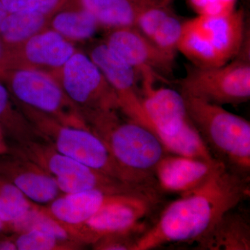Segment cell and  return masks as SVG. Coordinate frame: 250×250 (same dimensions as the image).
<instances>
[{"instance_id":"1","label":"cell","mask_w":250,"mask_h":250,"mask_svg":"<svg viewBox=\"0 0 250 250\" xmlns=\"http://www.w3.org/2000/svg\"><path fill=\"white\" fill-rule=\"evenodd\" d=\"M248 177L220 163L205 183L166 207L152 227L145 230L134 250L198 242L229 210L250 195Z\"/></svg>"},{"instance_id":"2","label":"cell","mask_w":250,"mask_h":250,"mask_svg":"<svg viewBox=\"0 0 250 250\" xmlns=\"http://www.w3.org/2000/svg\"><path fill=\"white\" fill-rule=\"evenodd\" d=\"M118 111L97 112L84 120L119 165L157 186L154 170L167 153L165 148L152 130L129 118L122 119Z\"/></svg>"},{"instance_id":"3","label":"cell","mask_w":250,"mask_h":250,"mask_svg":"<svg viewBox=\"0 0 250 250\" xmlns=\"http://www.w3.org/2000/svg\"><path fill=\"white\" fill-rule=\"evenodd\" d=\"M16 105L39 137L58 152L125 183L153 187L149 181L131 173L119 165L106 145L89 128L64 125L46 113L19 104Z\"/></svg>"},{"instance_id":"4","label":"cell","mask_w":250,"mask_h":250,"mask_svg":"<svg viewBox=\"0 0 250 250\" xmlns=\"http://www.w3.org/2000/svg\"><path fill=\"white\" fill-rule=\"evenodd\" d=\"M183 96L190 121L215 159L230 170L248 177L250 171V122L223 106Z\"/></svg>"},{"instance_id":"5","label":"cell","mask_w":250,"mask_h":250,"mask_svg":"<svg viewBox=\"0 0 250 250\" xmlns=\"http://www.w3.org/2000/svg\"><path fill=\"white\" fill-rule=\"evenodd\" d=\"M247 39L242 11L223 16L197 15L184 21L177 51L200 67H216L231 62Z\"/></svg>"},{"instance_id":"6","label":"cell","mask_w":250,"mask_h":250,"mask_svg":"<svg viewBox=\"0 0 250 250\" xmlns=\"http://www.w3.org/2000/svg\"><path fill=\"white\" fill-rule=\"evenodd\" d=\"M250 41L231 62L216 67H187L181 93L214 104L238 105L250 98Z\"/></svg>"},{"instance_id":"7","label":"cell","mask_w":250,"mask_h":250,"mask_svg":"<svg viewBox=\"0 0 250 250\" xmlns=\"http://www.w3.org/2000/svg\"><path fill=\"white\" fill-rule=\"evenodd\" d=\"M1 82L16 104L46 113L62 124L89 128L78 108L49 74L33 69H11Z\"/></svg>"},{"instance_id":"8","label":"cell","mask_w":250,"mask_h":250,"mask_svg":"<svg viewBox=\"0 0 250 250\" xmlns=\"http://www.w3.org/2000/svg\"><path fill=\"white\" fill-rule=\"evenodd\" d=\"M83 119L104 111H121L118 95L85 52L77 50L52 74Z\"/></svg>"},{"instance_id":"9","label":"cell","mask_w":250,"mask_h":250,"mask_svg":"<svg viewBox=\"0 0 250 250\" xmlns=\"http://www.w3.org/2000/svg\"><path fill=\"white\" fill-rule=\"evenodd\" d=\"M116 92L121 111L129 119L147 127L141 103L137 72L112 51L103 41H95L85 52Z\"/></svg>"},{"instance_id":"10","label":"cell","mask_w":250,"mask_h":250,"mask_svg":"<svg viewBox=\"0 0 250 250\" xmlns=\"http://www.w3.org/2000/svg\"><path fill=\"white\" fill-rule=\"evenodd\" d=\"M141 103L148 128L158 138L175 134L190 121L183 95L171 88L156 87L159 77L148 69L139 73Z\"/></svg>"},{"instance_id":"11","label":"cell","mask_w":250,"mask_h":250,"mask_svg":"<svg viewBox=\"0 0 250 250\" xmlns=\"http://www.w3.org/2000/svg\"><path fill=\"white\" fill-rule=\"evenodd\" d=\"M103 41L138 74L148 69L164 80L172 71L175 57L161 50L136 27L108 29Z\"/></svg>"},{"instance_id":"12","label":"cell","mask_w":250,"mask_h":250,"mask_svg":"<svg viewBox=\"0 0 250 250\" xmlns=\"http://www.w3.org/2000/svg\"><path fill=\"white\" fill-rule=\"evenodd\" d=\"M9 49L11 69H33L51 75L62 68L78 50L74 42L50 28Z\"/></svg>"},{"instance_id":"13","label":"cell","mask_w":250,"mask_h":250,"mask_svg":"<svg viewBox=\"0 0 250 250\" xmlns=\"http://www.w3.org/2000/svg\"><path fill=\"white\" fill-rule=\"evenodd\" d=\"M0 176L37 205H47L60 195L55 179L37 164L21 156H0Z\"/></svg>"},{"instance_id":"14","label":"cell","mask_w":250,"mask_h":250,"mask_svg":"<svg viewBox=\"0 0 250 250\" xmlns=\"http://www.w3.org/2000/svg\"><path fill=\"white\" fill-rule=\"evenodd\" d=\"M220 163L166 154L154 168V178L158 188L182 195L205 183Z\"/></svg>"},{"instance_id":"15","label":"cell","mask_w":250,"mask_h":250,"mask_svg":"<svg viewBox=\"0 0 250 250\" xmlns=\"http://www.w3.org/2000/svg\"><path fill=\"white\" fill-rule=\"evenodd\" d=\"M112 190L93 189L75 193L59 195L47 205H40L41 209L53 218L69 225L85 223L105 206L120 200L131 192L152 190Z\"/></svg>"},{"instance_id":"16","label":"cell","mask_w":250,"mask_h":250,"mask_svg":"<svg viewBox=\"0 0 250 250\" xmlns=\"http://www.w3.org/2000/svg\"><path fill=\"white\" fill-rule=\"evenodd\" d=\"M170 0H66L62 6L88 11L100 27H135L146 10L157 5L170 4Z\"/></svg>"},{"instance_id":"17","label":"cell","mask_w":250,"mask_h":250,"mask_svg":"<svg viewBox=\"0 0 250 250\" xmlns=\"http://www.w3.org/2000/svg\"><path fill=\"white\" fill-rule=\"evenodd\" d=\"M229 210L207 236L197 243L199 248L210 250H250V224L248 215Z\"/></svg>"},{"instance_id":"18","label":"cell","mask_w":250,"mask_h":250,"mask_svg":"<svg viewBox=\"0 0 250 250\" xmlns=\"http://www.w3.org/2000/svg\"><path fill=\"white\" fill-rule=\"evenodd\" d=\"M37 230L61 238L70 240L89 246L88 235L83 225H69L53 218L41 209L40 205L35 204L27 213L10 225L8 234Z\"/></svg>"},{"instance_id":"19","label":"cell","mask_w":250,"mask_h":250,"mask_svg":"<svg viewBox=\"0 0 250 250\" xmlns=\"http://www.w3.org/2000/svg\"><path fill=\"white\" fill-rule=\"evenodd\" d=\"M100 27L93 15L78 8L62 6L49 20V28L72 42L90 40Z\"/></svg>"},{"instance_id":"20","label":"cell","mask_w":250,"mask_h":250,"mask_svg":"<svg viewBox=\"0 0 250 250\" xmlns=\"http://www.w3.org/2000/svg\"><path fill=\"white\" fill-rule=\"evenodd\" d=\"M52 15L41 13H8L0 25V39L9 49L48 29Z\"/></svg>"},{"instance_id":"21","label":"cell","mask_w":250,"mask_h":250,"mask_svg":"<svg viewBox=\"0 0 250 250\" xmlns=\"http://www.w3.org/2000/svg\"><path fill=\"white\" fill-rule=\"evenodd\" d=\"M0 126L13 144L41 139L18 108L6 85L0 82Z\"/></svg>"},{"instance_id":"22","label":"cell","mask_w":250,"mask_h":250,"mask_svg":"<svg viewBox=\"0 0 250 250\" xmlns=\"http://www.w3.org/2000/svg\"><path fill=\"white\" fill-rule=\"evenodd\" d=\"M167 152L215 163V159L191 121L175 134L159 137Z\"/></svg>"},{"instance_id":"23","label":"cell","mask_w":250,"mask_h":250,"mask_svg":"<svg viewBox=\"0 0 250 250\" xmlns=\"http://www.w3.org/2000/svg\"><path fill=\"white\" fill-rule=\"evenodd\" d=\"M34 205L16 186L0 176V220L4 224L7 234L10 225Z\"/></svg>"},{"instance_id":"24","label":"cell","mask_w":250,"mask_h":250,"mask_svg":"<svg viewBox=\"0 0 250 250\" xmlns=\"http://www.w3.org/2000/svg\"><path fill=\"white\" fill-rule=\"evenodd\" d=\"M10 235L17 250H76L84 247L79 242L61 239L37 230Z\"/></svg>"},{"instance_id":"25","label":"cell","mask_w":250,"mask_h":250,"mask_svg":"<svg viewBox=\"0 0 250 250\" xmlns=\"http://www.w3.org/2000/svg\"><path fill=\"white\" fill-rule=\"evenodd\" d=\"M183 22L173 12L171 13L159 25L150 40L161 50L175 57L178 52L177 47Z\"/></svg>"},{"instance_id":"26","label":"cell","mask_w":250,"mask_h":250,"mask_svg":"<svg viewBox=\"0 0 250 250\" xmlns=\"http://www.w3.org/2000/svg\"><path fill=\"white\" fill-rule=\"evenodd\" d=\"M8 13H41L52 15L66 0H1Z\"/></svg>"},{"instance_id":"27","label":"cell","mask_w":250,"mask_h":250,"mask_svg":"<svg viewBox=\"0 0 250 250\" xmlns=\"http://www.w3.org/2000/svg\"><path fill=\"white\" fill-rule=\"evenodd\" d=\"M145 230L113 233L101 237L91 245L95 250H134L136 242Z\"/></svg>"},{"instance_id":"28","label":"cell","mask_w":250,"mask_h":250,"mask_svg":"<svg viewBox=\"0 0 250 250\" xmlns=\"http://www.w3.org/2000/svg\"><path fill=\"white\" fill-rule=\"evenodd\" d=\"M198 15L223 16L235 11L236 0H189Z\"/></svg>"},{"instance_id":"29","label":"cell","mask_w":250,"mask_h":250,"mask_svg":"<svg viewBox=\"0 0 250 250\" xmlns=\"http://www.w3.org/2000/svg\"><path fill=\"white\" fill-rule=\"evenodd\" d=\"M11 69V52L0 39V82H2L6 72Z\"/></svg>"},{"instance_id":"30","label":"cell","mask_w":250,"mask_h":250,"mask_svg":"<svg viewBox=\"0 0 250 250\" xmlns=\"http://www.w3.org/2000/svg\"><path fill=\"white\" fill-rule=\"evenodd\" d=\"M0 250H17L11 235L0 233Z\"/></svg>"},{"instance_id":"31","label":"cell","mask_w":250,"mask_h":250,"mask_svg":"<svg viewBox=\"0 0 250 250\" xmlns=\"http://www.w3.org/2000/svg\"><path fill=\"white\" fill-rule=\"evenodd\" d=\"M11 145L7 142V138L0 126V156L9 154Z\"/></svg>"},{"instance_id":"32","label":"cell","mask_w":250,"mask_h":250,"mask_svg":"<svg viewBox=\"0 0 250 250\" xmlns=\"http://www.w3.org/2000/svg\"><path fill=\"white\" fill-rule=\"evenodd\" d=\"M7 14V11L5 9L4 5H3L2 2L0 0V25H1V22L4 21L5 17H6Z\"/></svg>"},{"instance_id":"33","label":"cell","mask_w":250,"mask_h":250,"mask_svg":"<svg viewBox=\"0 0 250 250\" xmlns=\"http://www.w3.org/2000/svg\"><path fill=\"white\" fill-rule=\"evenodd\" d=\"M0 233H6V227H5L4 224L1 220H0Z\"/></svg>"}]
</instances>
